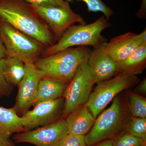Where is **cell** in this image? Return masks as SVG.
I'll use <instances>...</instances> for the list:
<instances>
[{
    "label": "cell",
    "instance_id": "6da1fadb",
    "mask_svg": "<svg viewBox=\"0 0 146 146\" xmlns=\"http://www.w3.org/2000/svg\"><path fill=\"white\" fill-rule=\"evenodd\" d=\"M0 21L31 36L46 48L56 42L46 24L32 6L23 0H0Z\"/></svg>",
    "mask_w": 146,
    "mask_h": 146
},
{
    "label": "cell",
    "instance_id": "7a4b0ae2",
    "mask_svg": "<svg viewBox=\"0 0 146 146\" xmlns=\"http://www.w3.org/2000/svg\"><path fill=\"white\" fill-rule=\"evenodd\" d=\"M91 51L88 46L72 47L48 56L39 58L33 63L43 76L69 83L79 67L88 59Z\"/></svg>",
    "mask_w": 146,
    "mask_h": 146
},
{
    "label": "cell",
    "instance_id": "3957f363",
    "mask_svg": "<svg viewBox=\"0 0 146 146\" xmlns=\"http://www.w3.org/2000/svg\"><path fill=\"white\" fill-rule=\"evenodd\" d=\"M108 21L103 16L90 24L72 26L64 33L56 43L45 48L41 56L46 57L72 47H98L106 42V39L102 33L110 26Z\"/></svg>",
    "mask_w": 146,
    "mask_h": 146
},
{
    "label": "cell",
    "instance_id": "277c9868",
    "mask_svg": "<svg viewBox=\"0 0 146 146\" xmlns=\"http://www.w3.org/2000/svg\"><path fill=\"white\" fill-rule=\"evenodd\" d=\"M119 98L116 97L110 106L96 118L94 125L85 135L87 146L110 139L125 131L129 118Z\"/></svg>",
    "mask_w": 146,
    "mask_h": 146
},
{
    "label": "cell",
    "instance_id": "5b68a950",
    "mask_svg": "<svg viewBox=\"0 0 146 146\" xmlns=\"http://www.w3.org/2000/svg\"><path fill=\"white\" fill-rule=\"evenodd\" d=\"M0 38L6 50L7 56L16 58L25 64L34 63L46 48L36 39L1 21Z\"/></svg>",
    "mask_w": 146,
    "mask_h": 146
},
{
    "label": "cell",
    "instance_id": "8992f818",
    "mask_svg": "<svg viewBox=\"0 0 146 146\" xmlns=\"http://www.w3.org/2000/svg\"><path fill=\"white\" fill-rule=\"evenodd\" d=\"M136 76L118 74L113 77L97 84L86 104L96 119L118 94L139 83Z\"/></svg>",
    "mask_w": 146,
    "mask_h": 146
},
{
    "label": "cell",
    "instance_id": "52a82bcc",
    "mask_svg": "<svg viewBox=\"0 0 146 146\" xmlns=\"http://www.w3.org/2000/svg\"><path fill=\"white\" fill-rule=\"evenodd\" d=\"M87 60L79 67L72 79L67 85L64 91L63 110L64 115H68L85 104L89 99L95 84Z\"/></svg>",
    "mask_w": 146,
    "mask_h": 146
},
{
    "label": "cell",
    "instance_id": "ba28073f",
    "mask_svg": "<svg viewBox=\"0 0 146 146\" xmlns=\"http://www.w3.org/2000/svg\"><path fill=\"white\" fill-rule=\"evenodd\" d=\"M32 6L49 27L56 41L76 23L86 24L82 16L72 10L68 3L64 5Z\"/></svg>",
    "mask_w": 146,
    "mask_h": 146
},
{
    "label": "cell",
    "instance_id": "9c48e42d",
    "mask_svg": "<svg viewBox=\"0 0 146 146\" xmlns=\"http://www.w3.org/2000/svg\"><path fill=\"white\" fill-rule=\"evenodd\" d=\"M68 134L65 120H60L33 130L16 133L13 139L17 143H27L36 146H55Z\"/></svg>",
    "mask_w": 146,
    "mask_h": 146
},
{
    "label": "cell",
    "instance_id": "30bf717a",
    "mask_svg": "<svg viewBox=\"0 0 146 146\" xmlns=\"http://www.w3.org/2000/svg\"><path fill=\"white\" fill-rule=\"evenodd\" d=\"M64 103V99L60 98L36 104L21 117L24 128L26 131L31 130L54 122L63 110Z\"/></svg>",
    "mask_w": 146,
    "mask_h": 146
},
{
    "label": "cell",
    "instance_id": "8fae6325",
    "mask_svg": "<svg viewBox=\"0 0 146 146\" xmlns=\"http://www.w3.org/2000/svg\"><path fill=\"white\" fill-rule=\"evenodd\" d=\"M43 77L34 63L25 64V73L18 84V95L13 107L17 114H24L33 106L39 81Z\"/></svg>",
    "mask_w": 146,
    "mask_h": 146
},
{
    "label": "cell",
    "instance_id": "7c38bea8",
    "mask_svg": "<svg viewBox=\"0 0 146 146\" xmlns=\"http://www.w3.org/2000/svg\"><path fill=\"white\" fill-rule=\"evenodd\" d=\"M107 42L93 48L87 60L94 84L106 80L119 74L118 63L111 58L106 51Z\"/></svg>",
    "mask_w": 146,
    "mask_h": 146
},
{
    "label": "cell",
    "instance_id": "4fadbf2b",
    "mask_svg": "<svg viewBox=\"0 0 146 146\" xmlns=\"http://www.w3.org/2000/svg\"><path fill=\"white\" fill-rule=\"evenodd\" d=\"M146 43V29L138 34L129 32L114 37L107 42L106 51L113 60L119 63Z\"/></svg>",
    "mask_w": 146,
    "mask_h": 146
},
{
    "label": "cell",
    "instance_id": "5bb4252c",
    "mask_svg": "<svg viewBox=\"0 0 146 146\" xmlns=\"http://www.w3.org/2000/svg\"><path fill=\"white\" fill-rule=\"evenodd\" d=\"M95 120L86 104L83 105L71 112L65 120L68 134L85 136L91 130Z\"/></svg>",
    "mask_w": 146,
    "mask_h": 146
},
{
    "label": "cell",
    "instance_id": "9a60e30c",
    "mask_svg": "<svg viewBox=\"0 0 146 146\" xmlns=\"http://www.w3.org/2000/svg\"><path fill=\"white\" fill-rule=\"evenodd\" d=\"M67 83L58 79L43 77L38 84L33 106L40 102L61 98L66 89Z\"/></svg>",
    "mask_w": 146,
    "mask_h": 146
},
{
    "label": "cell",
    "instance_id": "2e32d148",
    "mask_svg": "<svg viewBox=\"0 0 146 146\" xmlns=\"http://www.w3.org/2000/svg\"><path fill=\"white\" fill-rule=\"evenodd\" d=\"M26 131L19 116L13 108L0 106V137L9 143H13L10 137L14 133Z\"/></svg>",
    "mask_w": 146,
    "mask_h": 146
},
{
    "label": "cell",
    "instance_id": "e0dca14e",
    "mask_svg": "<svg viewBox=\"0 0 146 146\" xmlns=\"http://www.w3.org/2000/svg\"><path fill=\"white\" fill-rule=\"evenodd\" d=\"M146 66V43L140 46L125 60L118 63V72L136 76L143 72Z\"/></svg>",
    "mask_w": 146,
    "mask_h": 146
},
{
    "label": "cell",
    "instance_id": "ac0fdd59",
    "mask_svg": "<svg viewBox=\"0 0 146 146\" xmlns=\"http://www.w3.org/2000/svg\"><path fill=\"white\" fill-rule=\"evenodd\" d=\"M4 73L7 81L12 86L18 85L25 73V64L14 57L4 58Z\"/></svg>",
    "mask_w": 146,
    "mask_h": 146
},
{
    "label": "cell",
    "instance_id": "d6986e66",
    "mask_svg": "<svg viewBox=\"0 0 146 146\" xmlns=\"http://www.w3.org/2000/svg\"><path fill=\"white\" fill-rule=\"evenodd\" d=\"M129 109L132 117L146 118V99L132 92L128 94Z\"/></svg>",
    "mask_w": 146,
    "mask_h": 146
},
{
    "label": "cell",
    "instance_id": "ffe728a7",
    "mask_svg": "<svg viewBox=\"0 0 146 146\" xmlns=\"http://www.w3.org/2000/svg\"><path fill=\"white\" fill-rule=\"evenodd\" d=\"M125 131L146 142V118L131 117Z\"/></svg>",
    "mask_w": 146,
    "mask_h": 146
},
{
    "label": "cell",
    "instance_id": "44dd1931",
    "mask_svg": "<svg viewBox=\"0 0 146 146\" xmlns=\"http://www.w3.org/2000/svg\"><path fill=\"white\" fill-rule=\"evenodd\" d=\"M69 3L74 1H82L86 4L87 9L89 12H100L103 13L104 16L108 20H109L114 14L113 10L102 0H64Z\"/></svg>",
    "mask_w": 146,
    "mask_h": 146
},
{
    "label": "cell",
    "instance_id": "7402d4cb",
    "mask_svg": "<svg viewBox=\"0 0 146 146\" xmlns=\"http://www.w3.org/2000/svg\"><path fill=\"white\" fill-rule=\"evenodd\" d=\"M112 146H146L142 141L124 131L112 139Z\"/></svg>",
    "mask_w": 146,
    "mask_h": 146
},
{
    "label": "cell",
    "instance_id": "603a6c76",
    "mask_svg": "<svg viewBox=\"0 0 146 146\" xmlns=\"http://www.w3.org/2000/svg\"><path fill=\"white\" fill-rule=\"evenodd\" d=\"M55 146H87L85 136L68 134Z\"/></svg>",
    "mask_w": 146,
    "mask_h": 146
},
{
    "label": "cell",
    "instance_id": "cb8c5ba5",
    "mask_svg": "<svg viewBox=\"0 0 146 146\" xmlns=\"http://www.w3.org/2000/svg\"><path fill=\"white\" fill-rule=\"evenodd\" d=\"M4 58L0 60V97L7 96L12 91V85L7 81L3 71Z\"/></svg>",
    "mask_w": 146,
    "mask_h": 146
},
{
    "label": "cell",
    "instance_id": "d4e9b609",
    "mask_svg": "<svg viewBox=\"0 0 146 146\" xmlns=\"http://www.w3.org/2000/svg\"><path fill=\"white\" fill-rule=\"evenodd\" d=\"M33 6L64 5L66 2L64 0H23Z\"/></svg>",
    "mask_w": 146,
    "mask_h": 146
},
{
    "label": "cell",
    "instance_id": "484cf974",
    "mask_svg": "<svg viewBox=\"0 0 146 146\" xmlns=\"http://www.w3.org/2000/svg\"><path fill=\"white\" fill-rule=\"evenodd\" d=\"M136 16L141 19H145L146 16V0H142L140 9L136 14Z\"/></svg>",
    "mask_w": 146,
    "mask_h": 146
},
{
    "label": "cell",
    "instance_id": "4316f807",
    "mask_svg": "<svg viewBox=\"0 0 146 146\" xmlns=\"http://www.w3.org/2000/svg\"><path fill=\"white\" fill-rule=\"evenodd\" d=\"M136 92L139 94L145 95L146 94V78H145L138 84V86L135 89Z\"/></svg>",
    "mask_w": 146,
    "mask_h": 146
},
{
    "label": "cell",
    "instance_id": "83f0119b",
    "mask_svg": "<svg viewBox=\"0 0 146 146\" xmlns=\"http://www.w3.org/2000/svg\"><path fill=\"white\" fill-rule=\"evenodd\" d=\"M7 56V51L2 40L0 38V60L4 58Z\"/></svg>",
    "mask_w": 146,
    "mask_h": 146
},
{
    "label": "cell",
    "instance_id": "f1b7e54d",
    "mask_svg": "<svg viewBox=\"0 0 146 146\" xmlns=\"http://www.w3.org/2000/svg\"><path fill=\"white\" fill-rule=\"evenodd\" d=\"M95 146H112V140L110 139L104 140Z\"/></svg>",
    "mask_w": 146,
    "mask_h": 146
},
{
    "label": "cell",
    "instance_id": "f546056e",
    "mask_svg": "<svg viewBox=\"0 0 146 146\" xmlns=\"http://www.w3.org/2000/svg\"><path fill=\"white\" fill-rule=\"evenodd\" d=\"M0 146H15V145L14 143H9L0 137Z\"/></svg>",
    "mask_w": 146,
    "mask_h": 146
}]
</instances>
